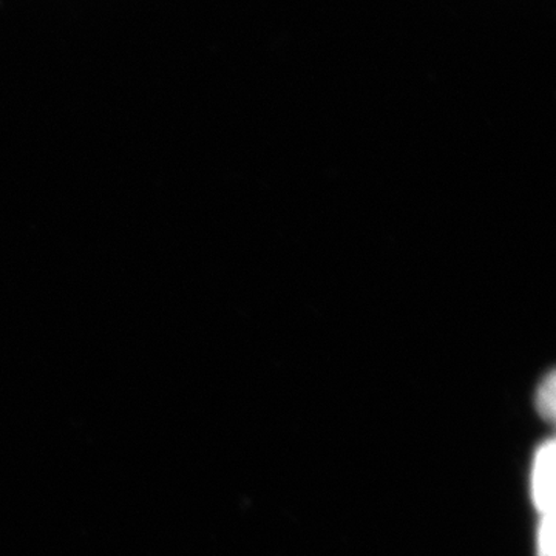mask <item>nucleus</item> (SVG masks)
<instances>
[{
    "label": "nucleus",
    "instance_id": "obj_1",
    "mask_svg": "<svg viewBox=\"0 0 556 556\" xmlns=\"http://www.w3.org/2000/svg\"><path fill=\"white\" fill-rule=\"evenodd\" d=\"M555 442L546 441L536 450L533 460L532 495L541 515L555 511Z\"/></svg>",
    "mask_w": 556,
    "mask_h": 556
},
{
    "label": "nucleus",
    "instance_id": "obj_2",
    "mask_svg": "<svg viewBox=\"0 0 556 556\" xmlns=\"http://www.w3.org/2000/svg\"><path fill=\"white\" fill-rule=\"evenodd\" d=\"M555 371H551L536 390V412L547 422L555 420Z\"/></svg>",
    "mask_w": 556,
    "mask_h": 556
},
{
    "label": "nucleus",
    "instance_id": "obj_3",
    "mask_svg": "<svg viewBox=\"0 0 556 556\" xmlns=\"http://www.w3.org/2000/svg\"><path fill=\"white\" fill-rule=\"evenodd\" d=\"M538 556H555V511L541 515L538 529Z\"/></svg>",
    "mask_w": 556,
    "mask_h": 556
}]
</instances>
